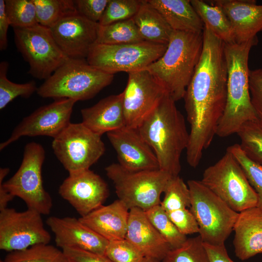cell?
Instances as JSON below:
<instances>
[{"label": "cell", "instance_id": "cell-14", "mask_svg": "<svg viewBox=\"0 0 262 262\" xmlns=\"http://www.w3.org/2000/svg\"><path fill=\"white\" fill-rule=\"evenodd\" d=\"M123 93L126 126L137 129L167 92L161 82L145 69L128 73Z\"/></svg>", "mask_w": 262, "mask_h": 262}, {"label": "cell", "instance_id": "cell-1", "mask_svg": "<svg viewBox=\"0 0 262 262\" xmlns=\"http://www.w3.org/2000/svg\"><path fill=\"white\" fill-rule=\"evenodd\" d=\"M203 33L202 53L183 97L190 125L186 160L194 168L216 135L227 100L224 43L205 26Z\"/></svg>", "mask_w": 262, "mask_h": 262}, {"label": "cell", "instance_id": "cell-25", "mask_svg": "<svg viewBox=\"0 0 262 262\" xmlns=\"http://www.w3.org/2000/svg\"><path fill=\"white\" fill-rule=\"evenodd\" d=\"M173 30L203 32L204 25L189 0H147Z\"/></svg>", "mask_w": 262, "mask_h": 262}, {"label": "cell", "instance_id": "cell-20", "mask_svg": "<svg viewBox=\"0 0 262 262\" xmlns=\"http://www.w3.org/2000/svg\"><path fill=\"white\" fill-rule=\"evenodd\" d=\"M209 2L220 7L228 17L237 43L257 37L262 31V4L255 0H215Z\"/></svg>", "mask_w": 262, "mask_h": 262}, {"label": "cell", "instance_id": "cell-6", "mask_svg": "<svg viewBox=\"0 0 262 262\" xmlns=\"http://www.w3.org/2000/svg\"><path fill=\"white\" fill-rule=\"evenodd\" d=\"M190 211L199 227L203 242L211 245H225L238 218L239 213L204 185L200 180H189Z\"/></svg>", "mask_w": 262, "mask_h": 262}, {"label": "cell", "instance_id": "cell-40", "mask_svg": "<svg viewBox=\"0 0 262 262\" xmlns=\"http://www.w3.org/2000/svg\"><path fill=\"white\" fill-rule=\"evenodd\" d=\"M166 213L182 234L186 236L199 233L198 224L190 210L185 208Z\"/></svg>", "mask_w": 262, "mask_h": 262}, {"label": "cell", "instance_id": "cell-19", "mask_svg": "<svg viewBox=\"0 0 262 262\" xmlns=\"http://www.w3.org/2000/svg\"><path fill=\"white\" fill-rule=\"evenodd\" d=\"M57 246L105 255L109 241L74 217L50 216L47 221Z\"/></svg>", "mask_w": 262, "mask_h": 262}, {"label": "cell", "instance_id": "cell-44", "mask_svg": "<svg viewBox=\"0 0 262 262\" xmlns=\"http://www.w3.org/2000/svg\"><path fill=\"white\" fill-rule=\"evenodd\" d=\"M203 244L209 262H234L229 257L225 245L214 246Z\"/></svg>", "mask_w": 262, "mask_h": 262}, {"label": "cell", "instance_id": "cell-15", "mask_svg": "<svg viewBox=\"0 0 262 262\" xmlns=\"http://www.w3.org/2000/svg\"><path fill=\"white\" fill-rule=\"evenodd\" d=\"M76 101L60 98L41 106L26 116L14 129L10 137L0 144L2 150L22 136H47L53 139L70 123Z\"/></svg>", "mask_w": 262, "mask_h": 262}, {"label": "cell", "instance_id": "cell-3", "mask_svg": "<svg viewBox=\"0 0 262 262\" xmlns=\"http://www.w3.org/2000/svg\"><path fill=\"white\" fill-rule=\"evenodd\" d=\"M257 36L246 42L224 43L227 67V100L216 135L225 137L237 133L246 122L258 118L252 104L249 90L248 58Z\"/></svg>", "mask_w": 262, "mask_h": 262}, {"label": "cell", "instance_id": "cell-10", "mask_svg": "<svg viewBox=\"0 0 262 262\" xmlns=\"http://www.w3.org/2000/svg\"><path fill=\"white\" fill-rule=\"evenodd\" d=\"M167 45L147 41L119 45L96 43L86 58L94 67L108 74L146 69L165 52Z\"/></svg>", "mask_w": 262, "mask_h": 262}, {"label": "cell", "instance_id": "cell-5", "mask_svg": "<svg viewBox=\"0 0 262 262\" xmlns=\"http://www.w3.org/2000/svg\"><path fill=\"white\" fill-rule=\"evenodd\" d=\"M114 77L90 65L86 59L68 58L36 92L44 98L88 100L110 85Z\"/></svg>", "mask_w": 262, "mask_h": 262}, {"label": "cell", "instance_id": "cell-39", "mask_svg": "<svg viewBox=\"0 0 262 262\" xmlns=\"http://www.w3.org/2000/svg\"><path fill=\"white\" fill-rule=\"evenodd\" d=\"M105 255L113 262H142L145 258L126 238L109 241Z\"/></svg>", "mask_w": 262, "mask_h": 262}, {"label": "cell", "instance_id": "cell-38", "mask_svg": "<svg viewBox=\"0 0 262 262\" xmlns=\"http://www.w3.org/2000/svg\"><path fill=\"white\" fill-rule=\"evenodd\" d=\"M142 2V0H109L98 24L105 26L133 18Z\"/></svg>", "mask_w": 262, "mask_h": 262}, {"label": "cell", "instance_id": "cell-37", "mask_svg": "<svg viewBox=\"0 0 262 262\" xmlns=\"http://www.w3.org/2000/svg\"><path fill=\"white\" fill-rule=\"evenodd\" d=\"M242 167L249 183L258 196L257 207L262 210V166L250 159L241 148L235 144L228 147Z\"/></svg>", "mask_w": 262, "mask_h": 262}, {"label": "cell", "instance_id": "cell-9", "mask_svg": "<svg viewBox=\"0 0 262 262\" xmlns=\"http://www.w3.org/2000/svg\"><path fill=\"white\" fill-rule=\"evenodd\" d=\"M45 151L39 143L32 142L25 146L23 157L18 169L6 181L0 178V185L14 197L22 199L28 209L42 215L49 214L52 200L43 187L42 167Z\"/></svg>", "mask_w": 262, "mask_h": 262}, {"label": "cell", "instance_id": "cell-49", "mask_svg": "<svg viewBox=\"0 0 262 262\" xmlns=\"http://www.w3.org/2000/svg\"><path fill=\"white\" fill-rule=\"evenodd\" d=\"M68 262H70V261H68Z\"/></svg>", "mask_w": 262, "mask_h": 262}, {"label": "cell", "instance_id": "cell-16", "mask_svg": "<svg viewBox=\"0 0 262 262\" xmlns=\"http://www.w3.org/2000/svg\"><path fill=\"white\" fill-rule=\"evenodd\" d=\"M59 193L82 217L102 206L109 192L102 178L89 169L69 174Z\"/></svg>", "mask_w": 262, "mask_h": 262}, {"label": "cell", "instance_id": "cell-23", "mask_svg": "<svg viewBox=\"0 0 262 262\" xmlns=\"http://www.w3.org/2000/svg\"><path fill=\"white\" fill-rule=\"evenodd\" d=\"M236 256L244 261L262 253V210L254 207L239 213L233 227Z\"/></svg>", "mask_w": 262, "mask_h": 262}, {"label": "cell", "instance_id": "cell-8", "mask_svg": "<svg viewBox=\"0 0 262 262\" xmlns=\"http://www.w3.org/2000/svg\"><path fill=\"white\" fill-rule=\"evenodd\" d=\"M200 181L237 213L257 206L256 193L239 163L227 150L205 169Z\"/></svg>", "mask_w": 262, "mask_h": 262}, {"label": "cell", "instance_id": "cell-11", "mask_svg": "<svg viewBox=\"0 0 262 262\" xmlns=\"http://www.w3.org/2000/svg\"><path fill=\"white\" fill-rule=\"evenodd\" d=\"M13 30L16 46L28 63V73L33 77L46 80L68 58L58 46L49 28L38 24Z\"/></svg>", "mask_w": 262, "mask_h": 262}, {"label": "cell", "instance_id": "cell-28", "mask_svg": "<svg viewBox=\"0 0 262 262\" xmlns=\"http://www.w3.org/2000/svg\"><path fill=\"white\" fill-rule=\"evenodd\" d=\"M143 41L133 18L105 26L99 24L98 43L119 45Z\"/></svg>", "mask_w": 262, "mask_h": 262}, {"label": "cell", "instance_id": "cell-46", "mask_svg": "<svg viewBox=\"0 0 262 262\" xmlns=\"http://www.w3.org/2000/svg\"><path fill=\"white\" fill-rule=\"evenodd\" d=\"M14 196L8 193L2 185H0V211L7 208L8 202L11 201Z\"/></svg>", "mask_w": 262, "mask_h": 262}, {"label": "cell", "instance_id": "cell-26", "mask_svg": "<svg viewBox=\"0 0 262 262\" xmlns=\"http://www.w3.org/2000/svg\"><path fill=\"white\" fill-rule=\"evenodd\" d=\"M133 19L144 40L167 46L173 30L147 0H142Z\"/></svg>", "mask_w": 262, "mask_h": 262}, {"label": "cell", "instance_id": "cell-21", "mask_svg": "<svg viewBox=\"0 0 262 262\" xmlns=\"http://www.w3.org/2000/svg\"><path fill=\"white\" fill-rule=\"evenodd\" d=\"M126 239L144 256L160 261L171 249L169 245L153 226L145 212L138 208L129 210Z\"/></svg>", "mask_w": 262, "mask_h": 262}, {"label": "cell", "instance_id": "cell-22", "mask_svg": "<svg viewBox=\"0 0 262 262\" xmlns=\"http://www.w3.org/2000/svg\"><path fill=\"white\" fill-rule=\"evenodd\" d=\"M129 210L117 199L106 206H101L79 218L85 225L108 241L126 238Z\"/></svg>", "mask_w": 262, "mask_h": 262}, {"label": "cell", "instance_id": "cell-33", "mask_svg": "<svg viewBox=\"0 0 262 262\" xmlns=\"http://www.w3.org/2000/svg\"><path fill=\"white\" fill-rule=\"evenodd\" d=\"M9 64L6 61L0 63V110L4 109L18 97L28 98L37 91L38 87L34 81L24 83H16L7 77Z\"/></svg>", "mask_w": 262, "mask_h": 262}, {"label": "cell", "instance_id": "cell-47", "mask_svg": "<svg viewBox=\"0 0 262 262\" xmlns=\"http://www.w3.org/2000/svg\"><path fill=\"white\" fill-rule=\"evenodd\" d=\"M142 262H162V261L152 258L145 257Z\"/></svg>", "mask_w": 262, "mask_h": 262}, {"label": "cell", "instance_id": "cell-45", "mask_svg": "<svg viewBox=\"0 0 262 262\" xmlns=\"http://www.w3.org/2000/svg\"><path fill=\"white\" fill-rule=\"evenodd\" d=\"M10 23L5 12V1L0 0V49L5 50L8 46L7 31Z\"/></svg>", "mask_w": 262, "mask_h": 262}, {"label": "cell", "instance_id": "cell-31", "mask_svg": "<svg viewBox=\"0 0 262 262\" xmlns=\"http://www.w3.org/2000/svg\"><path fill=\"white\" fill-rule=\"evenodd\" d=\"M237 134L246 154L262 166V120L258 118L246 122Z\"/></svg>", "mask_w": 262, "mask_h": 262}, {"label": "cell", "instance_id": "cell-41", "mask_svg": "<svg viewBox=\"0 0 262 262\" xmlns=\"http://www.w3.org/2000/svg\"><path fill=\"white\" fill-rule=\"evenodd\" d=\"M109 0H75L77 12L88 20L98 23L100 21Z\"/></svg>", "mask_w": 262, "mask_h": 262}, {"label": "cell", "instance_id": "cell-4", "mask_svg": "<svg viewBox=\"0 0 262 262\" xmlns=\"http://www.w3.org/2000/svg\"><path fill=\"white\" fill-rule=\"evenodd\" d=\"M203 47V32L173 30L164 53L146 69L177 101L183 98L200 60Z\"/></svg>", "mask_w": 262, "mask_h": 262}, {"label": "cell", "instance_id": "cell-42", "mask_svg": "<svg viewBox=\"0 0 262 262\" xmlns=\"http://www.w3.org/2000/svg\"><path fill=\"white\" fill-rule=\"evenodd\" d=\"M249 90L253 108L262 120V68L250 70Z\"/></svg>", "mask_w": 262, "mask_h": 262}, {"label": "cell", "instance_id": "cell-48", "mask_svg": "<svg viewBox=\"0 0 262 262\" xmlns=\"http://www.w3.org/2000/svg\"><path fill=\"white\" fill-rule=\"evenodd\" d=\"M0 262H4L3 260H0Z\"/></svg>", "mask_w": 262, "mask_h": 262}, {"label": "cell", "instance_id": "cell-27", "mask_svg": "<svg viewBox=\"0 0 262 262\" xmlns=\"http://www.w3.org/2000/svg\"><path fill=\"white\" fill-rule=\"evenodd\" d=\"M190 2L204 26L224 43L235 42L231 23L220 7L202 0Z\"/></svg>", "mask_w": 262, "mask_h": 262}, {"label": "cell", "instance_id": "cell-12", "mask_svg": "<svg viewBox=\"0 0 262 262\" xmlns=\"http://www.w3.org/2000/svg\"><path fill=\"white\" fill-rule=\"evenodd\" d=\"M52 148L69 174L89 169L105 150L101 136L82 123H70L53 139Z\"/></svg>", "mask_w": 262, "mask_h": 262}, {"label": "cell", "instance_id": "cell-32", "mask_svg": "<svg viewBox=\"0 0 262 262\" xmlns=\"http://www.w3.org/2000/svg\"><path fill=\"white\" fill-rule=\"evenodd\" d=\"M145 213L171 249L179 247L187 239L186 235L180 232L160 205L152 207Z\"/></svg>", "mask_w": 262, "mask_h": 262}, {"label": "cell", "instance_id": "cell-29", "mask_svg": "<svg viewBox=\"0 0 262 262\" xmlns=\"http://www.w3.org/2000/svg\"><path fill=\"white\" fill-rule=\"evenodd\" d=\"M38 23L50 28L63 17L77 12L74 0H33Z\"/></svg>", "mask_w": 262, "mask_h": 262}, {"label": "cell", "instance_id": "cell-17", "mask_svg": "<svg viewBox=\"0 0 262 262\" xmlns=\"http://www.w3.org/2000/svg\"><path fill=\"white\" fill-rule=\"evenodd\" d=\"M98 27V23L75 12L49 29L58 46L68 58L86 59L90 49L97 43Z\"/></svg>", "mask_w": 262, "mask_h": 262}, {"label": "cell", "instance_id": "cell-2", "mask_svg": "<svg viewBox=\"0 0 262 262\" xmlns=\"http://www.w3.org/2000/svg\"><path fill=\"white\" fill-rule=\"evenodd\" d=\"M167 93L137 130L157 159L159 169L172 176L181 170L180 157L189 140L185 119Z\"/></svg>", "mask_w": 262, "mask_h": 262}, {"label": "cell", "instance_id": "cell-36", "mask_svg": "<svg viewBox=\"0 0 262 262\" xmlns=\"http://www.w3.org/2000/svg\"><path fill=\"white\" fill-rule=\"evenodd\" d=\"M162 262H209L199 235L187 238L179 247L170 249Z\"/></svg>", "mask_w": 262, "mask_h": 262}, {"label": "cell", "instance_id": "cell-7", "mask_svg": "<svg viewBox=\"0 0 262 262\" xmlns=\"http://www.w3.org/2000/svg\"><path fill=\"white\" fill-rule=\"evenodd\" d=\"M106 175L112 180L118 199L130 210L139 208L145 212L160 205V196L172 177L160 169L132 171L119 164L105 168Z\"/></svg>", "mask_w": 262, "mask_h": 262}, {"label": "cell", "instance_id": "cell-24", "mask_svg": "<svg viewBox=\"0 0 262 262\" xmlns=\"http://www.w3.org/2000/svg\"><path fill=\"white\" fill-rule=\"evenodd\" d=\"M123 96V92L110 95L92 106L82 109V123L100 136L126 126Z\"/></svg>", "mask_w": 262, "mask_h": 262}, {"label": "cell", "instance_id": "cell-34", "mask_svg": "<svg viewBox=\"0 0 262 262\" xmlns=\"http://www.w3.org/2000/svg\"><path fill=\"white\" fill-rule=\"evenodd\" d=\"M10 26L25 28L38 24L35 6L33 0H4Z\"/></svg>", "mask_w": 262, "mask_h": 262}, {"label": "cell", "instance_id": "cell-30", "mask_svg": "<svg viewBox=\"0 0 262 262\" xmlns=\"http://www.w3.org/2000/svg\"><path fill=\"white\" fill-rule=\"evenodd\" d=\"M4 262H69L64 253L49 244H38L21 251L10 252Z\"/></svg>", "mask_w": 262, "mask_h": 262}, {"label": "cell", "instance_id": "cell-13", "mask_svg": "<svg viewBox=\"0 0 262 262\" xmlns=\"http://www.w3.org/2000/svg\"><path fill=\"white\" fill-rule=\"evenodd\" d=\"M41 215L28 208L23 212L8 208L0 211V249L10 252L49 244L51 236Z\"/></svg>", "mask_w": 262, "mask_h": 262}, {"label": "cell", "instance_id": "cell-35", "mask_svg": "<svg viewBox=\"0 0 262 262\" xmlns=\"http://www.w3.org/2000/svg\"><path fill=\"white\" fill-rule=\"evenodd\" d=\"M164 193V198L160 205L166 212L190 207L189 189L179 176L170 178Z\"/></svg>", "mask_w": 262, "mask_h": 262}, {"label": "cell", "instance_id": "cell-18", "mask_svg": "<svg viewBox=\"0 0 262 262\" xmlns=\"http://www.w3.org/2000/svg\"><path fill=\"white\" fill-rule=\"evenodd\" d=\"M106 134L117 153L118 164L125 169L132 171L159 169L154 151L137 129L125 126Z\"/></svg>", "mask_w": 262, "mask_h": 262}, {"label": "cell", "instance_id": "cell-43", "mask_svg": "<svg viewBox=\"0 0 262 262\" xmlns=\"http://www.w3.org/2000/svg\"><path fill=\"white\" fill-rule=\"evenodd\" d=\"M68 261L71 262H113L105 255L70 247L62 248Z\"/></svg>", "mask_w": 262, "mask_h": 262}]
</instances>
